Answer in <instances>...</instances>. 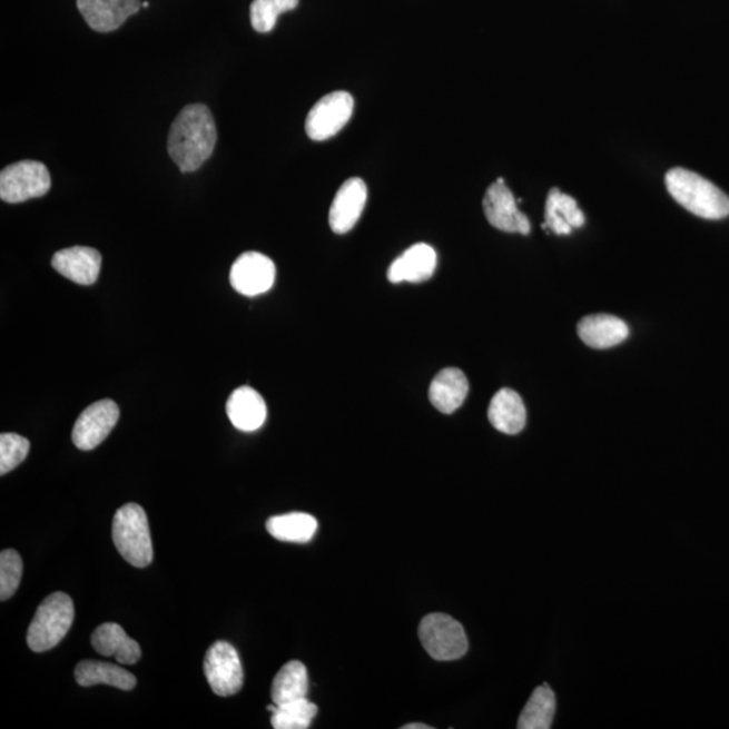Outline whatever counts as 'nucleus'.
<instances>
[{
    "label": "nucleus",
    "mask_w": 729,
    "mask_h": 729,
    "mask_svg": "<svg viewBox=\"0 0 729 729\" xmlns=\"http://www.w3.org/2000/svg\"><path fill=\"white\" fill-rule=\"evenodd\" d=\"M141 0H78V9L88 27L110 33L141 10Z\"/></svg>",
    "instance_id": "13"
},
{
    "label": "nucleus",
    "mask_w": 729,
    "mask_h": 729,
    "mask_svg": "<svg viewBox=\"0 0 729 729\" xmlns=\"http://www.w3.org/2000/svg\"><path fill=\"white\" fill-rule=\"evenodd\" d=\"M49 170L40 161L24 160L6 167L0 174V198L6 203H23L49 193Z\"/></svg>",
    "instance_id": "6"
},
{
    "label": "nucleus",
    "mask_w": 729,
    "mask_h": 729,
    "mask_svg": "<svg viewBox=\"0 0 729 729\" xmlns=\"http://www.w3.org/2000/svg\"><path fill=\"white\" fill-rule=\"evenodd\" d=\"M142 8L148 9V8H149V3H148V2H144V3H142Z\"/></svg>",
    "instance_id": "31"
},
{
    "label": "nucleus",
    "mask_w": 729,
    "mask_h": 729,
    "mask_svg": "<svg viewBox=\"0 0 729 729\" xmlns=\"http://www.w3.org/2000/svg\"><path fill=\"white\" fill-rule=\"evenodd\" d=\"M276 265L258 252L240 255L230 270V284L240 295L258 296L274 287Z\"/></svg>",
    "instance_id": "10"
},
{
    "label": "nucleus",
    "mask_w": 729,
    "mask_h": 729,
    "mask_svg": "<svg viewBox=\"0 0 729 729\" xmlns=\"http://www.w3.org/2000/svg\"><path fill=\"white\" fill-rule=\"evenodd\" d=\"M580 339L595 351H605L623 344L630 337V328L618 316L598 314L582 318L577 326Z\"/></svg>",
    "instance_id": "16"
},
{
    "label": "nucleus",
    "mask_w": 729,
    "mask_h": 729,
    "mask_svg": "<svg viewBox=\"0 0 729 729\" xmlns=\"http://www.w3.org/2000/svg\"><path fill=\"white\" fill-rule=\"evenodd\" d=\"M203 670L215 694L234 696L244 687V668L238 652L224 640L208 649Z\"/></svg>",
    "instance_id": "7"
},
{
    "label": "nucleus",
    "mask_w": 729,
    "mask_h": 729,
    "mask_svg": "<svg viewBox=\"0 0 729 729\" xmlns=\"http://www.w3.org/2000/svg\"><path fill=\"white\" fill-rule=\"evenodd\" d=\"M217 126L207 106L184 107L170 126L168 154L183 174L195 173L211 157Z\"/></svg>",
    "instance_id": "1"
},
{
    "label": "nucleus",
    "mask_w": 729,
    "mask_h": 729,
    "mask_svg": "<svg viewBox=\"0 0 729 729\" xmlns=\"http://www.w3.org/2000/svg\"><path fill=\"white\" fill-rule=\"evenodd\" d=\"M427 725H422V722H412V725L403 726L402 729H431Z\"/></svg>",
    "instance_id": "30"
},
{
    "label": "nucleus",
    "mask_w": 729,
    "mask_h": 729,
    "mask_svg": "<svg viewBox=\"0 0 729 729\" xmlns=\"http://www.w3.org/2000/svg\"><path fill=\"white\" fill-rule=\"evenodd\" d=\"M52 266L68 280L80 285H92L97 283L100 274L101 256L92 247L73 246L57 252L52 258Z\"/></svg>",
    "instance_id": "14"
},
{
    "label": "nucleus",
    "mask_w": 729,
    "mask_h": 729,
    "mask_svg": "<svg viewBox=\"0 0 729 729\" xmlns=\"http://www.w3.org/2000/svg\"><path fill=\"white\" fill-rule=\"evenodd\" d=\"M666 187L677 203L703 219L719 220L729 215V198L711 181L683 168L666 175Z\"/></svg>",
    "instance_id": "2"
},
{
    "label": "nucleus",
    "mask_w": 729,
    "mask_h": 729,
    "mask_svg": "<svg viewBox=\"0 0 729 729\" xmlns=\"http://www.w3.org/2000/svg\"><path fill=\"white\" fill-rule=\"evenodd\" d=\"M318 707L308 699L296 700L283 706L272 713V727L275 729H307L311 727Z\"/></svg>",
    "instance_id": "26"
},
{
    "label": "nucleus",
    "mask_w": 729,
    "mask_h": 729,
    "mask_svg": "<svg viewBox=\"0 0 729 729\" xmlns=\"http://www.w3.org/2000/svg\"><path fill=\"white\" fill-rule=\"evenodd\" d=\"M492 426L506 435L522 433L528 423V411L519 393L510 388L499 391L487 410Z\"/></svg>",
    "instance_id": "19"
},
{
    "label": "nucleus",
    "mask_w": 729,
    "mask_h": 729,
    "mask_svg": "<svg viewBox=\"0 0 729 729\" xmlns=\"http://www.w3.org/2000/svg\"><path fill=\"white\" fill-rule=\"evenodd\" d=\"M269 534L282 542L307 543L316 534L318 522L303 512H290L274 516L266 522Z\"/></svg>",
    "instance_id": "24"
},
{
    "label": "nucleus",
    "mask_w": 729,
    "mask_h": 729,
    "mask_svg": "<svg viewBox=\"0 0 729 729\" xmlns=\"http://www.w3.org/2000/svg\"><path fill=\"white\" fill-rule=\"evenodd\" d=\"M91 644L98 654L116 657L120 664H136L141 659L139 644L116 623L99 625L92 633Z\"/></svg>",
    "instance_id": "18"
},
{
    "label": "nucleus",
    "mask_w": 729,
    "mask_h": 729,
    "mask_svg": "<svg viewBox=\"0 0 729 729\" xmlns=\"http://www.w3.org/2000/svg\"><path fill=\"white\" fill-rule=\"evenodd\" d=\"M308 673L306 666L299 661H290L284 664L272 683V701L276 706L307 699Z\"/></svg>",
    "instance_id": "23"
},
{
    "label": "nucleus",
    "mask_w": 729,
    "mask_h": 729,
    "mask_svg": "<svg viewBox=\"0 0 729 729\" xmlns=\"http://www.w3.org/2000/svg\"><path fill=\"white\" fill-rule=\"evenodd\" d=\"M73 619V601L67 593L48 595L37 608L29 627L27 640L30 650L43 652L55 649L71 630Z\"/></svg>",
    "instance_id": "4"
},
{
    "label": "nucleus",
    "mask_w": 729,
    "mask_h": 729,
    "mask_svg": "<svg viewBox=\"0 0 729 729\" xmlns=\"http://www.w3.org/2000/svg\"><path fill=\"white\" fill-rule=\"evenodd\" d=\"M354 99L346 91H335L316 101L306 119L307 136L314 141H326L334 137L351 120Z\"/></svg>",
    "instance_id": "8"
},
{
    "label": "nucleus",
    "mask_w": 729,
    "mask_h": 729,
    "mask_svg": "<svg viewBox=\"0 0 729 729\" xmlns=\"http://www.w3.org/2000/svg\"><path fill=\"white\" fill-rule=\"evenodd\" d=\"M226 412L233 426L245 433L262 428L268 415L263 396L247 385L239 386L231 393Z\"/></svg>",
    "instance_id": "17"
},
{
    "label": "nucleus",
    "mask_w": 729,
    "mask_h": 729,
    "mask_svg": "<svg viewBox=\"0 0 729 729\" xmlns=\"http://www.w3.org/2000/svg\"><path fill=\"white\" fill-rule=\"evenodd\" d=\"M23 573V561L16 550L0 554V599L9 600L17 592Z\"/></svg>",
    "instance_id": "29"
},
{
    "label": "nucleus",
    "mask_w": 729,
    "mask_h": 729,
    "mask_svg": "<svg viewBox=\"0 0 729 729\" xmlns=\"http://www.w3.org/2000/svg\"><path fill=\"white\" fill-rule=\"evenodd\" d=\"M483 205L487 221L498 230L519 233L523 236L530 234V220L519 210L518 203L503 179L486 189Z\"/></svg>",
    "instance_id": "11"
},
{
    "label": "nucleus",
    "mask_w": 729,
    "mask_h": 729,
    "mask_svg": "<svg viewBox=\"0 0 729 729\" xmlns=\"http://www.w3.org/2000/svg\"><path fill=\"white\" fill-rule=\"evenodd\" d=\"M585 225V215L577 206V201L558 188L551 189L544 210L543 228H549L556 236H569L574 228Z\"/></svg>",
    "instance_id": "21"
},
{
    "label": "nucleus",
    "mask_w": 729,
    "mask_h": 729,
    "mask_svg": "<svg viewBox=\"0 0 729 729\" xmlns=\"http://www.w3.org/2000/svg\"><path fill=\"white\" fill-rule=\"evenodd\" d=\"M436 252L427 244H415L393 262L388 280L393 284L423 283L433 277L436 269Z\"/></svg>",
    "instance_id": "15"
},
{
    "label": "nucleus",
    "mask_w": 729,
    "mask_h": 729,
    "mask_svg": "<svg viewBox=\"0 0 729 729\" xmlns=\"http://www.w3.org/2000/svg\"><path fill=\"white\" fill-rule=\"evenodd\" d=\"M299 0H253L250 6L252 27L258 33H269L276 27L278 16L295 10Z\"/></svg>",
    "instance_id": "27"
},
{
    "label": "nucleus",
    "mask_w": 729,
    "mask_h": 729,
    "mask_svg": "<svg viewBox=\"0 0 729 729\" xmlns=\"http://www.w3.org/2000/svg\"><path fill=\"white\" fill-rule=\"evenodd\" d=\"M30 442L18 434L3 433L0 435V474L14 471L22 464L29 454Z\"/></svg>",
    "instance_id": "28"
},
{
    "label": "nucleus",
    "mask_w": 729,
    "mask_h": 729,
    "mask_svg": "<svg viewBox=\"0 0 729 729\" xmlns=\"http://www.w3.org/2000/svg\"><path fill=\"white\" fill-rule=\"evenodd\" d=\"M119 420V407L116 402L105 398L90 405L81 412L72 431L75 446L82 452H90L104 443Z\"/></svg>",
    "instance_id": "9"
},
{
    "label": "nucleus",
    "mask_w": 729,
    "mask_h": 729,
    "mask_svg": "<svg viewBox=\"0 0 729 729\" xmlns=\"http://www.w3.org/2000/svg\"><path fill=\"white\" fill-rule=\"evenodd\" d=\"M75 678L85 688L104 683L120 690H131L137 684V678L130 671L107 662L81 661L76 666Z\"/></svg>",
    "instance_id": "22"
},
{
    "label": "nucleus",
    "mask_w": 729,
    "mask_h": 729,
    "mask_svg": "<svg viewBox=\"0 0 729 729\" xmlns=\"http://www.w3.org/2000/svg\"><path fill=\"white\" fill-rule=\"evenodd\" d=\"M112 541L126 562L136 568L149 567L154 561V544L148 516L141 505L129 503L112 519Z\"/></svg>",
    "instance_id": "3"
},
{
    "label": "nucleus",
    "mask_w": 729,
    "mask_h": 729,
    "mask_svg": "<svg viewBox=\"0 0 729 729\" xmlns=\"http://www.w3.org/2000/svg\"><path fill=\"white\" fill-rule=\"evenodd\" d=\"M556 700L548 683L538 687L520 713L519 729H549L553 726Z\"/></svg>",
    "instance_id": "25"
},
{
    "label": "nucleus",
    "mask_w": 729,
    "mask_h": 729,
    "mask_svg": "<svg viewBox=\"0 0 729 729\" xmlns=\"http://www.w3.org/2000/svg\"><path fill=\"white\" fill-rule=\"evenodd\" d=\"M420 638L424 650L436 661H455L464 657L469 642L464 627L445 613H431L420 625Z\"/></svg>",
    "instance_id": "5"
},
{
    "label": "nucleus",
    "mask_w": 729,
    "mask_h": 729,
    "mask_svg": "<svg viewBox=\"0 0 729 729\" xmlns=\"http://www.w3.org/2000/svg\"><path fill=\"white\" fill-rule=\"evenodd\" d=\"M367 199L366 184L359 177H352L342 184L329 207V227L335 234H346L357 225Z\"/></svg>",
    "instance_id": "12"
},
{
    "label": "nucleus",
    "mask_w": 729,
    "mask_h": 729,
    "mask_svg": "<svg viewBox=\"0 0 729 729\" xmlns=\"http://www.w3.org/2000/svg\"><path fill=\"white\" fill-rule=\"evenodd\" d=\"M469 393L465 373L456 367H447L437 373L431 383L428 397L431 404L442 414H453L464 404Z\"/></svg>",
    "instance_id": "20"
}]
</instances>
